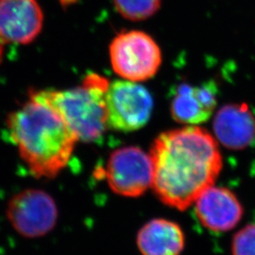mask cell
<instances>
[{
    "mask_svg": "<svg viewBox=\"0 0 255 255\" xmlns=\"http://www.w3.org/2000/svg\"><path fill=\"white\" fill-rule=\"evenodd\" d=\"M149 155L155 195L165 205L181 211L214 184L222 168L217 140L198 126L162 132Z\"/></svg>",
    "mask_w": 255,
    "mask_h": 255,
    "instance_id": "6da1fadb",
    "label": "cell"
},
{
    "mask_svg": "<svg viewBox=\"0 0 255 255\" xmlns=\"http://www.w3.org/2000/svg\"><path fill=\"white\" fill-rule=\"evenodd\" d=\"M6 136L36 178L53 179L70 161L78 137L54 110L29 97L10 113Z\"/></svg>",
    "mask_w": 255,
    "mask_h": 255,
    "instance_id": "7a4b0ae2",
    "label": "cell"
},
{
    "mask_svg": "<svg viewBox=\"0 0 255 255\" xmlns=\"http://www.w3.org/2000/svg\"><path fill=\"white\" fill-rule=\"evenodd\" d=\"M109 82L98 74L87 75L79 86L66 90H34L29 97L51 107L79 141L97 142L108 128L105 94Z\"/></svg>",
    "mask_w": 255,
    "mask_h": 255,
    "instance_id": "3957f363",
    "label": "cell"
},
{
    "mask_svg": "<svg viewBox=\"0 0 255 255\" xmlns=\"http://www.w3.org/2000/svg\"><path fill=\"white\" fill-rule=\"evenodd\" d=\"M111 65L123 80L146 82L162 64V51L154 39L142 30H126L113 39L109 46Z\"/></svg>",
    "mask_w": 255,
    "mask_h": 255,
    "instance_id": "277c9868",
    "label": "cell"
},
{
    "mask_svg": "<svg viewBox=\"0 0 255 255\" xmlns=\"http://www.w3.org/2000/svg\"><path fill=\"white\" fill-rule=\"evenodd\" d=\"M153 106L151 94L138 82H109L105 94L108 128L120 132L138 130L149 121Z\"/></svg>",
    "mask_w": 255,
    "mask_h": 255,
    "instance_id": "5b68a950",
    "label": "cell"
},
{
    "mask_svg": "<svg viewBox=\"0 0 255 255\" xmlns=\"http://www.w3.org/2000/svg\"><path fill=\"white\" fill-rule=\"evenodd\" d=\"M6 217L11 228L20 237L37 239L46 237L56 228L59 209L47 192L28 188L9 199Z\"/></svg>",
    "mask_w": 255,
    "mask_h": 255,
    "instance_id": "8992f818",
    "label": "cell"
},
{
    "mask_svg": "<svg viewBox=\"0 0 255 255\" xmlns=\"http://www.w3.org/2000/svg\"><path fill=\"white\" fill-rule=\"evenodd\" d=\"M110 189L124 198H139L153 181L150 155L135 146H123L110 155L106 166Z\"/></svg>",
    "mask_w": 255,
    "mask_h": 255,
    "instance_id": "52a82bcc",
    "label": "cell"
},
{
    "mask_svg": "<svg viewBox=\"0 0 255 255\" xmlns=\"http://www.w3.org/2000/svg\"><path fill=\"white\" fill-rule=\"evenodd\" d=\"M44 26V12L37 0H0V46L28 45Z\"/></svg>",
    "mask_w": 255,
    "mask_h": 255,
    "instance_id": "ba28073f",
    "label": "cell"
},
{
    "mask_svg": "<svg viewBox=\"0 0 255 255\" xmlns=\"http://www.w3.org/2000/svg\"><path fill=\"white\" fill-rule=\"evenodd\" d=\"M218 105V85L213 81L194 85L179 83L172 93L170 112L175 121L197 125L207 121Z\"/></svg>",
    "mask_w": 255,
    "mask_h": 255,
    "instance_id": "9c48e42d",
    "label": "cell"
},
{
    "mask_svg": "<svg viewBox=\"0 0 255 255\" xmlns=\"http://www.w3.org/2000/svg\"><path fill=\"white\" fill-rule=\"evenodd\" d=\"M196 214L201 224L215 232L235 228L243 217V206L237 196L225 187L211 185L196 200Z\"/></svg>",
    "mask_w": 255,
    "mask_h": 255,
    "instance_id": "30bf717a",
    "label": "cell"
},
{
    "mask_svg": "<svg viewBox=\"0 0 255 255\" xmlns=\"http://www.w3.org/2000/svg\"><path fill=\"white\" fill-rule=\"evenodd\" d=\"M213 128L219 143L240 150L255 144V117L246 103H232L218 111Z\"/></svg>",
    "mask_w": 255,
    "mask_h": 255,
    "instance_id": "8fae6325",
    "label": "cell"
},
{
    "mask_svg": "<svg viewBox=\"0 0 255 255\" xmlns=\"http://www.w3.org/2000/svg\"><path fill=\"white\" fill-rule=\"evenodd\" d=\"M135 243L141 255H180L185 238L178 223L169 219H153L139 229Z\"/></svg>",
    "mask_w": 255,
    "mask_h": 255,
    "instance_id": "7c38bea8",
    "label": "cell"
},
{
    "mask_svg": "<svg viewBox=\"0 0 255 255\" xmlns=\"http://www.w3.org/2000/svg\"><path fill=\"white\" fill-rule=\"evenodd\" d=\"M119 14L130 21H143L153 16L162 0H113Z\"/></svg>",
    "mask_w": 255,
    "mask_h": 255,
    "instance_id": "4fadbf2b",
    "label": "cell"
},
{
    "mask_svg": "<svg viewBox=\"0 0 255 255\" xmlns=\"http://www.w3.org/2000/svg\"><path fill=\"white\" fill-rule=\"evenodd\" d=\"M233 255H255V224L247 225L235 235Z\"/></svg>",
    "mask_w": 255,
    "mask_h": 255,
    "instance_id": "5bb4252c",
    "label": "cell"
}]
</instances>
